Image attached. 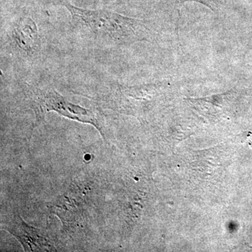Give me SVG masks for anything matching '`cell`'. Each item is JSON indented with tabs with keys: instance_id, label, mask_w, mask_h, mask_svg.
<instances>
[{
	"instance_id": "obj_4",
	"label": "cell",
	"mask_w": 252,
	"mask_h": 252,
	"mask_svg": "<svg viewBox=\"0 0 252 252\" xmlns=\"http://www.w3.org/2000/svg\"><path fill=\"white\" fill-rule=\"evenodd\" d=\"M11 38L15 48L23 56L34 57L40 52V36L36 23L31 18L22 17L14 23Z\"/></svg>"
},
{
	"instance_id": "obj_5",
	"label": "cell",
	"mask_w": 252,
	"mask_h": 252,
	"mask_svg": "<svg viewBox=\"0 0 252 252\" xmlns=\"http://www.w3.org/2000/svg\"><path fill=\"white\" fill-rule=\"evenodd\" d=\"M181 2L184 3L186 1H195V2L200 3L205 5L213 11H217L220 6V0H180Z\"/></svg>"
},
{
	"instance_id": "obj_2",
	"label": "cell",
	"mask_w": 252,
	"mask_h": 252,
	"mask_svg": "<svg viewBox=\"0 0 252 252\" xmlns=\"http://www.w3.org/2000/svg\"><path fill=\"white\" fill-rule=\"evenodd\" d=\"M31 91L32 108L35 115L34 127L44 122L48 112H55L67 119L94 126L104 137L103 123L97 112L71 103L54 89L33 88Z\"/></svg>"
},
{
	"instance_id": "obj_1",
	"label": "cell",
	"mask_w": 252,
	"mask_h": 252,
	"mask_svg": "<svg viewBox=\"0 0 252 252\" xmlns=\"http://www.w3.org/2000/svg\"><path fill=\"white\" fill-rule=\"evenodd\" d=\"M64 5L72 16L74 28L93 40L114 46L150 40L152 34L143 20L107 10L81 9L67 2Z\"/></svg>"
},
{
	"instance_id": "obj_3",
	"label": "cell",
	"mask_w": 252,
	"mask_h": 252,
	"mask_svg": "<svg viewBox=\"0 0 252 252\" xmlns=\"http://www.w3.org/2000/svg\"><path fill=\"white\" fill-rule=\"evenodd\" d=\"M1 228L14 235L26 252L55 251L54 245L42 233L28 224L18 212H14L2 220Z\"/></svg>"
}]
</instances>
